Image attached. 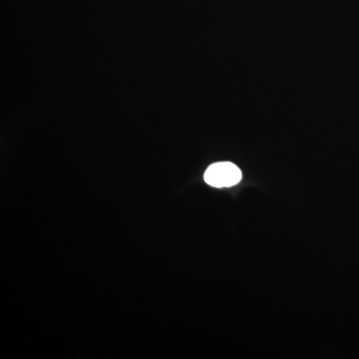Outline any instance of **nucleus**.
<instances>
[{
  "mask_svg": "<svg viewBox=\"0 0 359 359\" xmlns=\"http://www.w3.org/2000/svg\"><path fill=\"white\" fill-rule=\"evenodd\" d=\"M204 179L205 183L215 188H226L237 185L242 179V172L233 163H216L208 168Z\"/></svg>",
  "mask_w": 359,
  "mask_h": 359,
  "instance_id": "obj_1",
  "label": "nucleus"
}]
</instances>
